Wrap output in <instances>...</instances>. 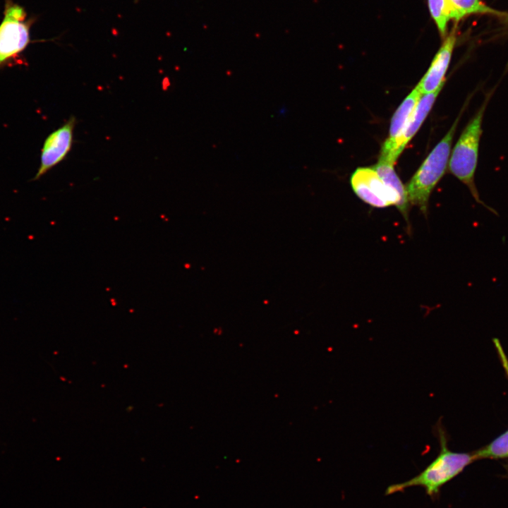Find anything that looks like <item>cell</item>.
Segmentation results:
<instances>
[{
    "mask_svg": "<svg viewBox=\"0 0 508 508\" xmlns=\"http://www.w3.org/2000/svg\"><path fill=\"white\" fill-rule=\"evenodd\" d=\"M440 449L436 458L420 473L413 478L389 485L385 495H389L411 487L423 488L430 497H437L443 485L459 476L473 462L477 461L472 452H458L450 450L447 445L445 431L440 423L436 425Z\"/></svg>",
    "mask_w": 508,
    "mask_h": 508,
    "instance_id": "cell-1",
    "label": "cell"
},
{
    "mask_svg": "<svg viewBox=\"0 0 508 508\" xmlns=\"http://www.w3.org/2000/svg\"><path fill=\"white\" fill-rule=\"evenodd\" d=\"M490 97V95L486 97L460 135L450 155L448 168L450 173L468 188L477 203L498 215L495 209L487 205L480 199L475 183L479 145L483 132V119Z\"/></svg>",
    "mask_w": 508,
    "mask_h": 508,
    "instance_id": "cell-2",
    "label": "cell"
},
{
    "mask_svg": "<svg viewBox=\"0 0 508 508\" xmlns=\"http://www.w3.org/2000/svg\"><path fill=\"white\" fill-rule=\"evenodd\" d=\"M461 114V112L405 186L410 205L418 207L425 217L430 195L448 166L452 143Z\"/></svg>",
    "mask_w": 508,
    "mask_h": 508,
    "instance_id": "cell-3",
    "label": "cell"
},
{
    "mask_svg": "<svg viewBox=\"0 0 508 508\" xmlns=\"http://www.w3.org/2000/svg\"><path fill=\"white\" fill-rule=\"evenodd\" d=\"M354 193L363 202L375 208L394 205L404 218L410 232L409 217L406 214L398 193L388 186L373 167H359L350 179Z\"/></svg>",
    "mask_w": 508,
    "mask_h": 508,
    "instance_id": "cell-4",
    "label": "cell"
},
{
    "mask_svg": "<svg viewBox=\"0 0 508 508\" xmlns=\"http://www.w3.org/2000/svg\"><path fill=\"white\" fill-rule=\"evenodd\" d=\"M29 25L23 8L6 5L0 25V69L17 58L30 41Z\"/></svg>",
    "mask_w": 508,
    "mask_h": 508,
    "instance_id": "cell-5",
    "label": "cell"
},
{
    "mask_svg": "<svg viewBox=\"0 0 508 508\" xmlns=\"http://www.w3.org/2000/svg\"><path fill=\"white\" fill-rule=\"evenodd\" d=\"M76 123L75 117L71 116L66 123L46 138L41 150L40 167L33 181L40 179L66 158L73 144Z\"/></svg>",
    "mask_w": 508,
    "mask_h": 508,
    "instance_id": "cell-6",
    "label": "cell"
},
{
    "mask_svg": "<svg viewBox=\"0 0 508 508\" xmlns=\"http://www.w3.org/2000/svg\"><path fill=\"white\" fill-rule=\"evenodd\" d=\"M442 88L440 87L435 92L421 96L404 128L394 140L389 152L385 155L379 157L378 161L386 162L394 165L406 145L415 135L425 121Z\"/></svg>",
    "mask_w": 508,
    "mask_h": 508,
    "instance_id": "cell-7",
    "label": "cell"
},
{
    "mask_svg": "<svg viewBox=\"0 0 508 508\" xmlns=\"http://www.w3.org/2000/svg\"><path fill=\"white\" fill-rule=\"evenodd\" d=\"M456 25L443 39V42L435 54L428 70L416 85L422 95L435 92L445 83V73L448 69L452 54L456 42Z\"/></svg>",
    "mask_w": 508,
    "mask_h": 508,
    "instance_id": "cell-8",
    "label": "cell"
},
{
    "mask_svg": "<svg viewBox=\"0 0 508 508\" xmlns=\"http://www.w3.org/2000/svg\"><path fill=\"white\" fill-rule=\"evenodd\" d=\"M421 96V92L416 86L394 112L390 123L389 136L382 145L380 157L389 152L393 143L404 128Z\"/></svg>",
    "mask_w": 508,
    "mask_h": 508,
    "instance_id": "cell-9",
    "label": "cell"
},
{
    "mask_svg": "<svg viewBox=\"0 0 508 508\" xmlns=\"http://www.w3.org/2000/svg\"><path fill=\"white\" fill-rule=\"evenodd\" d=\"M430 16L442 40L447 35V25L451 20L458 23L461 20L449 0H428Z\"/></svg>",
    "mask_w": 508,
    "mask_h": 508,
    "instance_id": "cell-10",
    "label": "cell"
},
{
    "mask_svg": "<svg viewBox=\"0 0 508 508\" xmlns=\"http://www.w3.org/2000/svg\"><path fill=\"white\" fill-rule=\"evenodd\" d=\"M394 166V164L386 162L378 161L373 167L376 170L383 181L398 193L401 198L405 212L409 217L410 204L407 199L405 186L397 174Z\"/></svg>",
    "mask_w": 508,
    "mask_h": 508,
    "instance_id": "cell-11",
    "label": "cell"
},
{
    "mask_svg": "<svg viewBox=\"0 0 508 508\" xmlns=\"http://www.w3.org/2000/svg\"><path fill=\"white\" fill-rule=\"evenodd\" d=\"M473 452L477 461L508 459V429L489 444Z\"/></svg>",
    "mask_w": 508,
    "mask_h": 508,
    "instance_id": "cell-12",
    "label": "cell"
},
{
    "mask_svg": "<svg viewBox=\"0 0 508 508\" xmlns=\"http://www.w3.org/2000/svg\"><path fill=\"white\" fill-rule=\"evenodd\" d=\"M461 19L471 14L490 13L497 16L500 11L494 10L480 0H449Z\"/></svg>",
    "mask_w": 508,
    "mask_h": 508,
    "instance_id": "cell-13",
    "label": "cell"
},
{
    "mask_svg": "<svg viewBox=\"0 0 508 508\" xmlns=\"http://www.w3.org/2000/svg\"><path fill=\"white\" fill-rule=\"evenodd\" d=\"M492 342L498 355L499 360L508 378V357L504 351L500 341L497 338H494Z\"/></svg>",
    "mask_w": 508,
    "mask_h": 508,
    "instance_id": "cell-14",
    "label": "cell"
},
{
    "mask_svg": "<svg viewBox=\"0 0 508 508\" xmlns=\"http://www.w3.org/2000/svg\"><path fill=\"white\" fill-rule=\"evenodd\" d=\"M498 17L501 18L504 22L508 24V13L505 12H500L497 15Z\"/></svg>",
    "mask_w": 508,
    "mask_h": 508,
    "instance_id": "cell-15",
    "label": "cell"
}]
</instances>
